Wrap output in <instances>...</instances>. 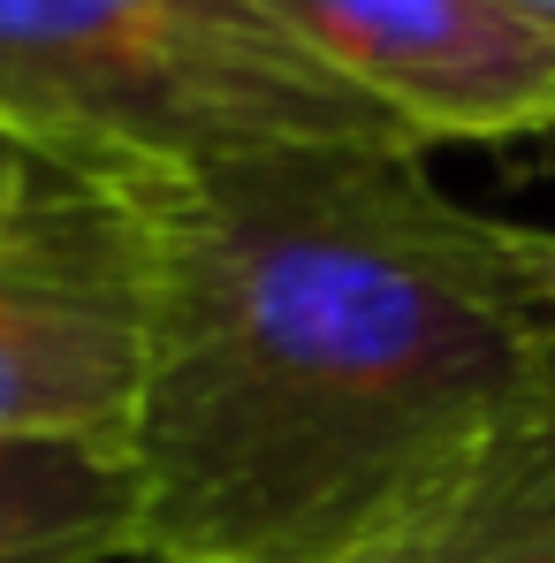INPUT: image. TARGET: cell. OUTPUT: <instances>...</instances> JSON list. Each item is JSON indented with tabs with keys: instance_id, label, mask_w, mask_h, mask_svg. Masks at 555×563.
Here are the masks:
<instances>
[{
	"instance_id": "6da1fadb",
	"label": "cell",
	"mask_w": 555,
	"mask_h": 563,
	"mask_svg": "<svg viewBox=\"0 0 555 563\" xmlns=\"http://www.w3.org/2000/svg\"><path fill=\"white\" fill-rule=\"evenodd\" d=\"M137 198L145 556L351 563L555 396L541 229L457 206L411 145H289Z\"/></svg>"
},
{
	"instance_id": "7a4b0ae2",
	"label": "cell",
	"mask_w": 555,
	"mask_h": 563,
	"mask_svg": "<svg viewBox=\"0 0 555 563\" xmlns=\"http://www.w3.org/2000/svg\"><path fill=\"white\" fill-rule=\"evenodd\" d=\"M0 145L99 184H176L289 145L411 137L275 0H0Z\"/></svg>"
},
{
	"instance_id": "3957f363",
	"label": "cell",
	"mask_w": 555,
	"mask_h": 563,
	"mask_svg": "<svg viewBox=\"0 0 555 563\" xmlns=\"http://www.w3.org/2000/svg\"><path fill=\"white\" fill-rule=\"evenodd\" d=\"M153 358V213L137 184L46 161L0 176V450H122Z\"/></svg>"
},
{
	"instance_id": "277c9868",
	"label": "cell",
	"mask_w": 555,
	"mask_h": 563,
	"mask_svg": "<svg viewBox=\"0 0 555 563\" xmlns=\"http://www.w3.org/2000/svg\"><path fill=\"white\" fill-rule=\"evenodd\" d=\"M275 15L419 153L555 130V38L502 0H275Z\"/></svg>"
},
{
	"instance_id": "5b68a950",
	"label": "cell",
	"mask_w": 555,
	"mask_h": 563,
	"mask_svg": "<svg viewBox=\"0 0 555 563\" xmlns=\"http://www.w3.org/2000/svg\"><path fill=\"white\" fill-rule=\"evenodd\" d=\"M351 563H555V396Z\"/></svg>"
},
{
	"instance_id": "8992f818",
	"label": "cell",
	"mask_w": 555,
	"mask_h": 563,
	"mask_svg": "<svg viewBox=\"0 0 555 563\" xmlns=\"http://www.w3.org/2000/svg\"><path fill=\"white\" fill-rule=\"evenodd\" d=\"M122 556H137V487L122 450H99V442L0 450V563Z\"/></svg>"
},
{
	"instance_id": "52a82bcc",
	"label": "cell",
	"mask_w": 555,
	"mask_h": 563,
	"mask_svg": "<svg viewBox=\"0 0 555 563\" xmlns=\"http://www.w3.org/2000/svg\"><path fill=\"white\" fill-rule=\"evenodd\" d=\"M502 8H510V15H525L533 31H548V38H555V0H502Z\"/></svg>"
},
{
	"instance_id": "ba28073f",
	"label": "cell",
	"mask_w": 555,
	"mask_h": 563,
	"mask_svg": "<svg viewBox=\"0 0 555 563\" xmlns=\"http://www.w3.org/2000/svg\"><path fill=\"white\" fill-rule=\"evenodd\" d=\"M541 282H548V320H555V236H541Z\"/></svg>"
},
{
	"instance_id": "9c48e42d",
	"label": "cell",
	"mask_w": 555,
	"mask_h": 563,
	"mask_svg": "<svg viewBox=\"0 0 555 563\" xmlns=\"http://www.w3.org/2000/svg\"><path fill=\"white\" fill-rule=\"evenodd\" d=\"M15 161H23V153H15V145H0V176H8V168H15Z\"/></svg>"
},
{
	"instance_id": "30bf717a",
	"label": "cell",
	"mask_w": 555,
	"mask_h": 563,
	"mask_svg": "<svg viewBox=\"0 0 555 563\" xmlns=\"http://www.w3.org/2000/svg\"><path fill=\"white\" fill-rule=\"evenodd\" d=\"M122 563H184V556H145V549H137V556H122Z\"/></svg>"
}]
</instances>
